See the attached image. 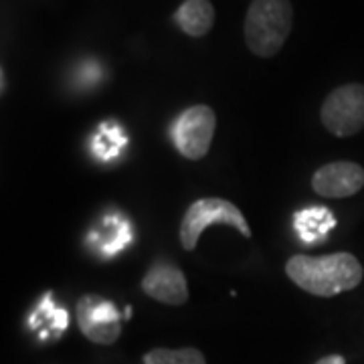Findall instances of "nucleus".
<instances>
[{
    "label": "nucleus",
    "mask_w": 364,
    "mask_h": 364,
    "mask_svg": "<svg viewBox=\"0 0 364 364\" xmlns=\"http://www.w3.org/2000/svg\"><path fill=\"white\" fill-rule=\"evenodd\" d=\"M174 21L188 37H205L215 25V6L208 0H184Z\"/></svg>",
    "instance_id": "9"
},
{
    "label": "nucleus",
    "mask_w": 364,
    "mask_h": 364,
    "mask_svg": "<svg viewBox=\"0 0 364 364\" xmlns=\"http://www.w3.org/2000/svg\"><path fill=\"white\" fill-rule=\"evenodd\" d=\"M287 277L318 298H334L360 286L364 269L352 253L340 251L322 257L294 255L286 263Z\"/></svg>",
    "instance_id": "1"
},
{
    "label": "nucleus",
    "mask_w": 364,
    "mask_h": 364,
    "mask_svg": "<svg viewBox=\"0 0 364 364\" xmlns=\"http://www.w3.org/2000/svg\"><path fill=\"white\" fill-rule=\"evenodd\" d=\"M320 119L332 136L348 138L364 130V85L346 83L328 93Z\"/></svg>",
    "instance_id": "4"
},
{
    "label": "nucleus",
    "mask_w": 364,
    "mask_h": 364,
    "mask_svg": "<svg viewBox=\"0 0 364 364\" xmlns=\"http://www.w3.org/2000/svg\"><path fill=\"white\" fill-rule=\"evenodd\" d=\"M144 364H207L196 348H154L144 356Z\"/></svg>",
    "instance_id": "10"
},
{
    "label": "nucleus",
    "mask_w": 364,
    "mask_h": 364,
    "mask_svg": "<svg viewBox=\"0 0 364 364\" xmlns=\"http://www.w3.org/2000/svg\"><path fill=\"white\" fill-rule=\"evenodd\" d=\"M217 130V116L208 105H193L184 109L174 124V142L182 156L200 160L208 154Z\"/></svg>",
    "instance_id": "5"
},
{
    "label": "nucleus",
    "mask_w": 364,
    "mask_h": 364,
    "mask_svg": "<svg viewBox=\"0 0 364 364\" xmlns=\"http://www.w3.org/2000/svg\"><path fill=\"white\" fill-rule=\"evenodd\" d=\"M294 26L289 0H251L245 16L247 49L261 59L275 57L284 49Z\"/></svg>",
    "instance_id": "2"
},
{
    "label": "nucleus",
    "mask_w": 364,
    "mask_h": 364,
    "mask_svg": "<svg viewBox=\"0 0 364 364\" xmlns=\"http://www.w3.org/2000/svg\"><path fill=\"white\" fill-rule=\"evenodd\" d=\"M312 188L326 198H346L364 188V168L350 160L330 162L312 176Z\"/></svg>",
    "instance_id": "7"
},
{
    "label": "nucleus",
    "mask_w": 364,
    "mask_h": 364,
    "mask_svg": "<svg viewBox=\"0 0 364 364\" xmlns=\"http://www.w3.org/2000/svg\"><path fill=\"white\" fill-rule=\"evenodd\" d=\"M316 364H346V358H344V356H340V354H330V356L320 358Z\"/></svg>",
    "instance_id": "12"
},
{
    "label": "nucleus",
    "mask_w": 364,
    "mask_h": 364,
    "mask_svg": "<svg viewBox=\"0 0 364 364\" xmlns=\"http://www.w3.org/2000/svg\"><path fill=\"white\" fill-rule=\"evenodd\" d=\"M334 217L330 215V210L326 208H312V210H304L298 215V231L304 239H308L312 233V227H316V237L320 239L322 235L334 227Z\"/></svg>",
    "instance_id": "11"
},
{
    "label": "nucleus",
    "mask_w": 364,
    "mask_h": 364,
    "mask_svg": "<svg viewBox=\"0 0 364 364\" xmlns=\"http://www.w3.org/2000/svg\"><path fill=\"white\" fill-rule=\"evenodd\" d=\"M142 289L148 298L156 299L160 304L182 306L188 301L186 275L170 263H154L144 275Z\"/></svg>",
    "instance_id": "8"
},
{
    "label": "nucleus",
    "mask_w": 364,
    "mask_h": 364,
    "mask_svg": "<svg viewBox=\"0 0 364 364\" xmlns=\"http://www.w3.org/2000/svg\"><path fill=\"white\" fill-rule=\"evenodd\" d=\"M213 223H221L237 229L243 237H251L247 219L243 217V213L239 207H235V203L219 196H208L195 200L191 207L186 208L184 217L181 223V243L186 251H195L198 245V237Z\"/></svg>",
    "instance_id": "3"
},
{
    "label": "nucleus",
    "mask_w": 364,
    "mask_h": 364,
    "mask_svg": "<svg viewBox=\"0 0 364 364\" xmlns=\"http://www.w3.org/2000/svg\"><path fill=\"white\" fill-rule=\"evenodd\" d=\"M75 320L83 336L95 344H114L122 336V314L109 299L87 294L77 299Z\"/></svg>",
    "instance_id": "6"
}]
</instances>
